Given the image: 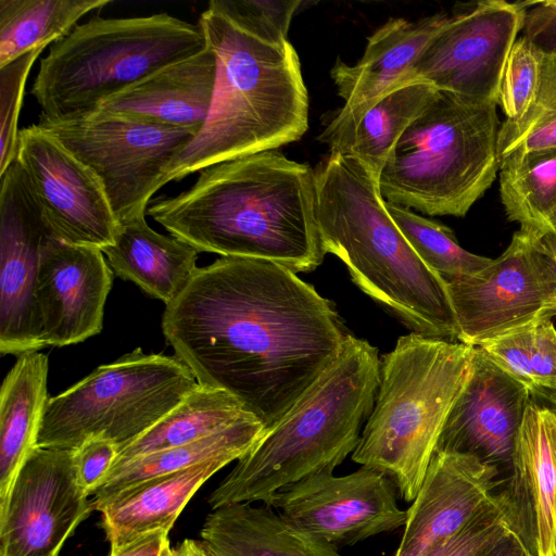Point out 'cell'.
<instances>
[{"label":"cell","instance_id":"24","mask_svg":"<svg viewBox=\"0 0 556 556\" xmlns=\"http://www.w3.org/2000/svg\"><path fill=\"white\" fill-rule=\"evenodd\" d=\"M438 92L430 84L415 81L380 97L357 114L337 111L318 140L329 147V152L358 160L378 180L404 130Z\"/></svg>","mask_w":556,"mask_h":556},{"label":"cell","instance_id":"3","mask_svg":"<svg viewBox=\"0 0 556 556\" xmlns=\"http://www.w3.org/2000/svg\"><path fill=\"white\" fill-rule=\"evenodd\" d=\"M320 243L353 282L412 332L458 341L446 282L409 245L378 181L352 156L329 154L314 169Z\"/></svg>","mask_w":556,"mask_h":556},{"label":"cell","instance_id":"17","mask_svg":"<svg viewBox=\"0 0 556 556\" xmlns=\"http://www.w3.org/2000/svg\"><path fill=\"white\" fill-rule=\"evenodd\" d=\"M531 402L527 386L475 346L470 378L446 418L435 451L473 456L507 479Z\"/></svg>","mask_w":556,"mask_h":556},{"label":"cell","instance_id":"8","mask_svg":"<svg viewBox=\"0 0 556 556\" xmlns=\"http://www.w3.org/2000/svg\"><path fill=\"white\" fill-rule=\"evenodd\" d=\"M496 109L439 90L388 155L377 180L384 202L464 217L500 170Z\"/></svg>","mask_w":556,"mask_h":556},{"label":"cell","instance_id":"2","mask_svg":"<svg viewBox=\"0 0 556 556\" xmlns=\"http://www.w3.org/2000/svg\"><path fill=\"white\" fill-rule=\"evenodd\" d=\"M314 169L275 150L213 164L147 214L200 252L267 260L294 273L324 260Z\"/></svg>","mask_w":556,"mask_h":556},{"label":"cell","instance_id":"22","mask_svg":"<svg viewBox=\"0 0 556 556\" xmlns=\"http://www.w3.org/2000/svg\"><path fill=\"white\" fill-rule=\"evenodd\" d=\"M450 15L438 13L409 22L390 18L367 41L354 65L338 59L331 78L344 105L341 114H357L380 97L405 85L406 78L429 41L447 24Z\"/></svg>","mask_w":556,"mask_h":556},{"label":"cell","instance_id":"37","mask_svg":"<svg viewBox=\"0 0 556 556\" xmlns=\"http://www.w3.org/2000/svg\"><path fill=\"white\" fill-rule=\"evenodd\" d=\"M540 56L541 52L525 36L516 39L504 66L497 99L506 119L520 117L531 104L539 84Z\"/></svg>","mask_w":556,"mask_h":556},{"label":"cell","instance_id":"32","mask_svg":"<svg viewBox=\"0 0 556 556\" xmlns=\"http://www.w3.org/2000/svg\"><path fill=\"white\" fill-rule=\"evenodd\" d=\"M478 348L529 390L556 389V329L551 318L534 320Z\"/></svg>","mask_w":556,"mask_h":556},{"label":"cell","instance_id":"38","mask_svg":"<svg viewBox=\"0 0 556 556\" xmlns=\"http://www.w3.org/2000/svg\"><path fill=\"white\" fill-rule=\"evenodd\" d=\"M509 531L506 501L500 491L483 504L457 534L429 556H480Z\"/></svg>","mask_w":556,"mask_h":556},{"label":"cell","instance_id":"43","mask_svg":"<svg viewBox=\"0 0 556 556\" xmlns=\"http://www.w3.org/2000/svg\"><path fill=\"white\" fill-rule=\"evenodd\" d=\"M163 556H213L199 540L186 539L175 547H169Z\"/></svg>","mask_w":556,"mask_h":556},{"label":"cell","instance_id":"6","mask_svg":"<svg viewBox=\"0 0 556 556\" xmlns=\"http://www.w3.org/2000/svg\"><path fill=\"white\" fill-rule=\"evenodd\" d=\"M475 346L415 332L380 358L375 404L352 459L417 496L446 418L472 371Z\"/></svg>","mask_w":556,"mask_h":556},{"label":"cell","instance_id":"5","mask_svg":"<svg viewBox=\"0 0 556 556\" xmlns=\"http://www.w3.org/2000/svg\"><path fill=\"white\" fill-rule=\"evenodd\" d=\"M378 349L348 334L338 358L211 493L212 509L262 502L353 453L379 384Z\"/></svg>","mask_w":556,"mask_h":556},{"label":"cell","instance_id":"35","mask_svg":"<svg viewBox=\"0 0 556 556\" xmlns=\"http://www.w3.org/2000/svg\"><path fill=\"white\" fill-rule=\"evenodd\" d=\"M210 3L239 28L270 45L289 41L290 23L301 5L299 0H213Z\"/></svg>","mask_w":556,"mask_h":556},{"label":"cell","instance_id":"44","mask_svg":"<svg viewBox=\"0 0 556 556\" xmlns=\"http://www.w3.org/2000/svg\"><path fill=\"white\" fill-rule=\"evenodd\" d=\"M531 400L549 410L556 417V389L535 388L530 390Z\"/></svg>","mask_w":556,"mask_h":556},{"label":"cell","instance_id":"26","mask_svg":"<svg viewBox=\"0 0 556 556\" xmlns=\"http://www.w3.org/2000/svg\"><path fill=\"white\" fill-rule=\"evenodd\" d=\"M114 273L170 304L187 287L200 253L175 236L153 230L146 215L118 225L114 244L102 250Z\"/></svg>","mask_w":556,"mask_h":556},{"label":"cell","instance_id":"9","mask_svg":"<svg viewBox=\"0 0 556 556\" xmlns=\"http://www.w3.org/2000/svg\"><path fill=\"white\" fill-rule=\"evenodd\" d=\"M197 384L177 356L146 354L137 348L48 399L36 446L75 451L90 439H104L119 451L157 424Z\"/></svg>","mask_w":556,"mask_h":556},{"label":"cell","instance_id":"7","mask_svg":"<svg viewBox=\"0 0 556 556\" xmlns=\"http://www.w3.org/2000/svg\"><path fill=\"white\" fill-rule=\"evenodd\" d=\"M206 47L204 31L168 13L92 17L53 42L30 93L38 124L91 114L104 100Z\"/></svg>","mask_w":556,"mask_h":556},{"label":"cell","instance_id":"4","mask_svg":"<svg viewBox=\"0 0 556 556\" xmlns=\"http://www.w3.org/2000/svg\"><path fill=\"white\" fill-rule=\"evenodd\" d=\"M198 24L216 55L208 116L167 166L163 186L201 169L298 141L308 128V94L290 41L264 42L208 3Z\"/></svg>","mask_w":556,"mask_h":556},{"label":"cell","instance_id":"41","mask_svg":"<svg viewBox=\"0 0 556 556\" xmlns=\"http://www.w3.org/2000/svg\"><path fill=\"white\" fill-rule=\"evenodd\" d=\"M169 547L168 532L157 530L143 534L121 548L110 552V556H163Z\"/></svg>","mask_w":556,"mask_h":556},{"label":"cell","instance_id":"16","mask_svg":"<svg viewBox=\"0 0 556 556\" xmlns=\"http://www.w3.org/2000/svg\"><path fill=\"white\" fill-rule=\"evenodd\" d=\"M0 352L43 348L36 302L42 247L51 236L14 161L0 175Z\"/></svg>","mask_w":556,"mask_h":556},{"label":"cell","instance_id":"29","mask_svg":"<svg viewBox=\"0 0 556 556\" xmlns=\"http://www.w3.org/2000/svg\"><path fill=\"white\" fill-rule=\"evenodd\" d=\"M264 425L254 416L186 445L155 452L110 470L92 494L100 502L147 479L172 473L207 460L243 457L264 435Z\"/></svg>","mask_w":556,"mask_h":556},{"label":"cell","instance_id":"21","mask_svg":"<svg viewBox=\"0 0 556 556\" xmlns=\"http://www.w3.org/2000/svg\"><path fill=\"white\" fill-rule=\"evenodd\" d=\"M216 55L206 47L104 100L93 112L114 113L199 134L212 105ZM92 112V113H93Z\"/></svg>","mask_w":556,"mask_h":556},{"label":"cell","instance_id":"23","mask_svg":"<svg viewBox=\"0 0 556 556\" xmlns=\"http://www.w3.org/2000/svg\"><path fill=\"white\" fill-rule=\"evenodd\" d=\"M231 462L228 457L207 460L147 479L100 502H92L102 515L101 526L111 552L149 532H169L202 484Z\"/></svg>","mask_w":556,"mask_h":556},{"label":"cell","instance_id":"18","mask_svg":"<svg viewBox=\"0 0 556 556\" xmlns=\"http://www.w3.org/2000/svg\"><path fill=\"white\" fill-rule=\"evenodd\" d=\"M112 283L113 271L101 250L49 236L36 287L43 348L76 344L98 334Z\"/></svg>","mask_w":556,"mask_h":556},{"label":"cell","instance_id":"25","mask_svg":"<svg viewBox=\"0 0 556 556\" xmlns=\"http://www.w3.org/2000/svg\"><path fill=\"white\" fill-rule=\"evenodd\" d=\"M200 538L213 556H342L336 545L295 527L264 504L212 509Z\"/></svg>","mask_w":556,"mask_h":556},{"label":"cell","instance_id":"31","mask_svg":"<svg viewBox=\"0 0 556 556\" xmlns=\"http://www.w3.org/2000/svg\"><path fill=\"white\" fill-rule=\"evenodd\" d=\"M112 0H0V67L46 48Z\"/></svg>","mask_w":556,"mask_h":556},{"label":"cell","instance_id":"13","mask_svg":"<svg viewBox=\"0 0 556 556\" xmlns=\"http://www.w3.org/2000/svg\"><path fill=\"white\" fill-rule=\"evenodd\" d=\"M15 162L50 235L103 250L118 224L98 177L38 124L20 129Z\"/></svg>","mask_w":556,"mask_h":556},{"label":"cell","instance_id":"39","mask_svg":"<svg viewBox=\"0 0 556 556\" xmlns=\"http://www.w3.org/2000/svg\"><path fill=\"white\" fill-rule=\"evenodd\" d=\"M117 454L118 447L104 439H90L74 451L77 481L88 495L103 483Z\"/></svg>","mask_w":556,"mask_h":556},{"label":"cell","instance_id":"14","mask_svg":"<svg viewBox=\"0 0 556 556\" xmlns=\"http://www.w3.org/2000/svg\"><path fill=\"white\" fill-rule=\"evenodd\" d=\"M77 481L74 451L36 446L0 501V556H59L94 510Z\"/></svg>","mask_w":556,"mask_h":556},{"label":"cell","instance_id":"11","mask_svg":"<svg viewBox=\"0 0 556 556\" xmlns=\"http://www.w3.org/2000/svg\"><path fill=\"white\" fill-rule=\"evenodd\" d=\"M444 280L458 342L467 345L480 346L534 320L556 315V261L542 239L521 229L483 269Z\"/></svg>","mask_w":556,"mask_h":556},{"label":"cell","instance_id":"33","mask_svg":"<svg viewBox=\"0 0 556 556\" xmlns=\"http://www.w3.org/2000/svg\"><path fill=\"white\" fill-rule=\"evenodd\" d=\"M386 207L416 254L444 279L475 274L492 261L462 248L448 227L404 206L386 202Z\"/></svg>","mask_w":556,"mask_h":556},{"label":"cell","instance_id":"10","mask_svg":"<svg viewBox=\"0 0 556 556\" xmlns=\"http://www.w3.org/2000/svg\"><path fill=\"white\" fill-rule=\"evenodd\" d=\"M38 125L98 177L118 225L147 215L167 166L198 135L102 112Z\"/></svg>","mask_w":556,"mask_h":556},{"label":"cell","instance_id":"45","mask_svg":"<svg viewBox=\"0 0 556 556\" xmlns=\"http://www.w3.org/2000/svg\"><path fill=\"white\" fill-rule=\"evenodd\" d=\"M545 247L547 248V250L549 251V253L552 254V256L554 257V260L556 261V237L555 236H548V237H545L542 239Z\"/></svg>","mask_w":556,"mask_h":556},{"label":"cell","instance_id":"46","mask_svg":"<svg viewBox=\"0 0 556 556\" xmlns=\"http://www.w3.org/2000/svg\"><path fill=\"white\" fill-rule=\"evenodd\" d=\"M553 556H556V539H555V544H554V552H553Z\"/></svg>","mask_w":556,"mask_h":556},{"label":"cell","instance_id":"40","mask_svg":"<svg viewBox=\"0 0 556 556\" xmlns=\"http://www.w3.org/2000/svg\"><path fill=\"white\" fill-rule=\"evenodd\" d=\"M522 2V35L541 53L556 55V0Z\"/></svg>","mask_w":556,"mask_h":556},{"label":"cell","instance_id":"36","mask_svg":"<svg viewBox=\"0 0 556 556\" xmlns=\"http://www.w3.org/2000/svg\"><path fill=\"white\" fill-rule=\"evenodd\" d=\"M45 48L33 50L0 67V175L15 161L18 116L28 74Z\"/></svg>","mask_w":556,"mask_h":556},{"label":"cell","instance_id":"1","mask_svg":"<svg viewBox=\"0 0 556 556\" xmlns=\"http://www.w3.org/2000/svg\"><path fill=\"white\" fill-rule=\"evenodd\" d=\"M162 330L199 384L236 397L273 428L338 358L333 304L288 267L222 256L165 306Z\"/></svg>","mask_w":556,"mask_h":556},{"label":"cell","instance_id":"30","mask_svg":"<svg viewBox=\"0 0 556 556\" xmlns=\"http://www.w3.org/2000/svg\"><path fill=\"white\" fill-rule=\"evenodd\" d=\"M500 194L507 218L522 231L556 237V148L505 157Z\"/></svg>","mask_w":556,"mask_h":556},{"label":"cell","instance_id":"27","mask_svg":"<svg viewBox=\"0 0 556 556\" xmlns=\"http://www.w3.org/2000/svg\"><path fill=\"white\" fill-rule=\"evenodd\" d=\"M48 357L38 351L17 356L0 391V501L36 447L48 401Z\"/></svg>","mask_w":556,"mask_h":556},{"label":"cell","instance_id":"42","mask_svg":"<svg viewBox=\"0 0 556 556\" xmlns=\"http://www.w3.org/2000/svg\"><path fill=\"white\" fill-rule=\"evenodd\" d=\"M480 556H531L519 538L509 531L494 542Z\"/></svg>","mask_w":556,"mask_h":556},{"label":"cell","instance_id":"20","mask_svg":"<svg viewBox=\"0 0 556 556\" xmlns=\"http://www.w3.org/2000/svg\"><path fill=\"white\" fill-rule=\"evenodd\" d=\"M509 529L531 556H553L556 539V417L531 402L501 490Z\"/></svg>","mask_w":556,"mask_h":556},{"label":"cell","instance_id":"12","mask_svg":"<svg viewBox=\"0 0 556 556\" xmlns=\"http://www.w3.org/2000/svg\"><path fill=\"white\" fill-rule=\"evenodd\" d=\"M523 21L521 1L460 4L429 41L405 85L424 81L440 91L497 103L504 66Z\"/></svg>","mask_w":556,"mask_h":556},{"label":"cell","instance_id":"34","mask_svg":"<svg viewBox=\"0 0 556 556\" xmlns=\"http://www.w3.org/2000/svg\"><path fill=\"white\" fill-rule=\"evenodd\" d=\"M551 148H556V55L541 53L539 84L531 104L520 117L501 125L498 162Z\"/></svg>","mask_w":556,"mask_h":556},{"label":"cell","instance_id":"28","mask_svg":"<svg viewBox=\"0 0 556 556\" xmlns=\"http://www.w3.org/2000/svg\"><path fill=\"white\" fill-rule=\"evenodd\" d=\"M252 416L228 392L198 383L157 424L119 450L112 468L155 452L189 444Z\"/></svg>","mask_w":556,"mask_h":556},{"label":"cell","instance_id":"19","mask_svg":"<svg viewBox=\"0 0 556 556\" xmlns=\"http://www.w3.org/2000/svg\"><path fill=\"white\" fill-rule=\"evenodd\" d=\"M504 482L495 467L473 456L435 451L407 509L394 556H429L457 534Z\"/></svg>","mask_w":556,"mask_h":556},{"label":"cell","instance_id":"15","mask_svg":"<svg viewBox=\"0 0 556 556\" xmlns=\"http://www.w3.org/2000/svg\"><path fill=\"white\" fill-rule=\"evenodd\" d=\"M326 468L278 490L268 506L295 527L333 545H354L405 526L393 481L362 466L346 476Z\"/></svg>","mask_w":556,"mask_h":556}]
</instances>
